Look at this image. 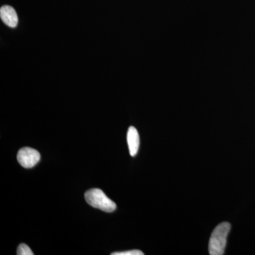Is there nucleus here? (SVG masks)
I'll list each match as a JSON object with an SVG mask.
<instances>
[{"mask_svg": "<svg viewBox=\"0 0 255 255\" xmlns=\"http://www.w3.org/2000/svg\"><path fill=\"white\" fill-rule=\"evenodd\" d=\"M16 254L18 255H33V252L26 244H21L18 246Z\"/></svg>", "mask_w": 255, "mask_h": 255, "instance_id": "nucleus-6", "label": "nucleus"}, {"mask_svg": "<svg viewBox=\"0 0 255 255\" xmlns=\"http://www.w3.org/2000/svg\"><path fill=\"white\" fill-rule=\"evenodd\" d=\"M127 142L130 155L134 157L137 153L140 145V137L135 127L129 128L127 132Z\"/></svg>", "mask_w": 255, "mask_h": 255, "instance_id": "nucleus-5", "label": "nucleus"}, {"mask_svg": "<svg viewBox=\"0 0 255 255\" xmlns=\"http://www.w3.org/2000/svg\"><path fill=\"white\" fill-rule=\"evenodd\" d=\"M112 255H143V253L141 251H137V250H133V251H129L126 252H120V253H114Z\"/></svg>", "mask_w": 255, "mask_h": 255, "instance_id": "nucleus-7", "label": "nucleus"}, {"mask_svg": "<svg viewBox=\"0 0 255 255\" xmlns=\"http://www.w3.org/2000/svg\"><path fill=\"white\" fill-rule=\"evenodd\" d=\"M41 155L39 152L31 147H23L19 150L17 154L18 163L24 168H32L40 161Z\"/></svg>", "mask_w": 255, "mask_h": 255, "instance_id": "nucleus-3", "label": "nucleus"}, {"mask_svg": "<svg viewBox=\"0 0 255 255\" xmlns=\"http://www.w3.org/2000/svg\"><path fill=\"white\" fill-rule=\"evenodd\" d=\"M229 223H221L213 231L210 238L209 251L211 255H222L226 249L227 238L231 231Z\"/></svg>", "mask_w": 255, "mask_h": 255, "instance_id": "nucleus-1", "label": "nucleus"}, {"mask_svg": "<svg viewBox=\"0 0 255 255\" xmlns=\"http://www.w3.org/2000/svg\"><path fill=\"white\" fill-rule=\"evenodd\" d=\"M1 21L11 28H15L18 24V16L14 8L5 5L0 9Z\"/></svg>", "mask_w": 255, "mask_h": 255, "instance_id": "nucleus-4", "label": "nucleus"}, {"mask_svg": "<svg viewBox=\"0 0 255 255\" xmlns=\"http://www.w3.org/2000/svg\"><path fill=\"white\" fill-rule=\"evenodd\" d=\"M85 197L87 204L95 209L108 213L113 212L117 209L115 203L109 199L103 191L100 189H92L87 191L85 193Z\"/></svg>", "mask_w": 255, "mask_h": 255, "instance_id": "nucleus-2", "label": "nucleus"}]
</instances>
